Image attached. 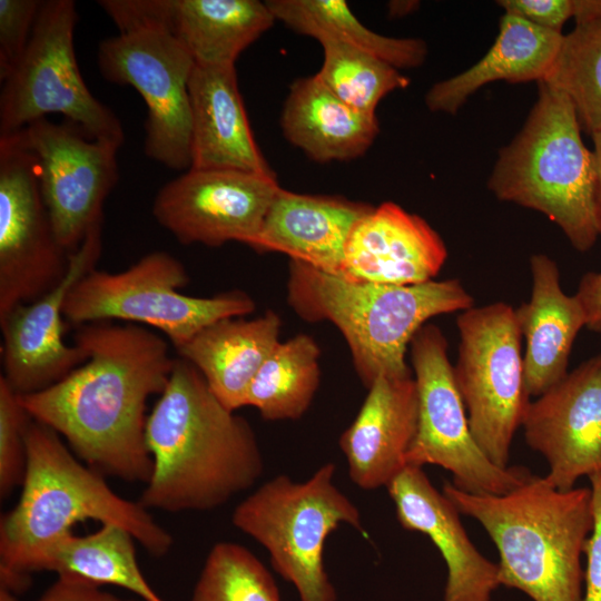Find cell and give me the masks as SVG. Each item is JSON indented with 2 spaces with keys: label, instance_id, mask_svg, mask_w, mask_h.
<instances>
[{
  "label": "cell",
  "instance_id": "cell-1",
  "mask_svg": "<svg viewBox=\"0 0 601 601\" xmlns=\"http://www.w3.org/2000/svg\"><path fill=\"white\" fill-rule=\"evenodd\" d=\"M87 361L53 385L20 396L30 417L100 474L147 483V401L160 395L175 365L168 342L148 327L111 321L76 326Z\"/></svg>",
  "mask_w": 601,
  "mask_h": 601
},
{
  "label": "cell",
  "instance_id": "cell-2",
  "mask_svg": "<svg viewBox=\"0 0 601 601\" xmlns=\"http://www.w3.org/2000/svg\"><path fill=\"white\" fill-rule=\"evenodd\" d=\"M146 442L152 472L138 502L147 510H213L252 487L264 471L249 423L181 357L148 415Z\"/></svg>",
  "mask_w": 601,
  "mask_h": 601
},
{
  "label": "cell",
  "instance_id": "cell-3",
  "mask_svg": "<svg viewBox=\"0 0 601 601\" xmlns=\"http://www.w3.org/2000/svg\"><path fill=\"white\" fill-rule=\"evenodd\" d=\"M27 469L16 506L0 522L1 587L20 592L49 551L86 520L126 529L151 555L173 545L168 531L139 502L118 495L102 474L79 462L62 437L31 418Z\"/></svg>",
  "mask_w": 601,
  "mask_h": 601
},
{
  "label": "cell",
  "instance_id": "cell-4",
  "mask_svg": "<svg viewBox=\"0 0 601 601\" xmlns=\"http://www.w3.org/2000/svg\"><path fill=\"white\" fill-rule=\"evenodd\" d=\"M442 492L494 542L500 584L533 601H582L581 556L593 528L589 487L561 491L531 475L502 495H477L451 482Z\"/></svg>",
  "mask_w": 601,
  "mask_h": 601
},
{
  "label": "cell",
  "instance_id": "cell-5",
  "mask_svg": "<svg viewBox=\"0 0 601 601\" xmlns=\"http://www.w3.org/2000/svg\"><path fill=\"white\" fill-rule=\"evenodd\" d=\"M288 302L306 321H329L343 334L366 387L381 377H411L405 354L437 315L463 312L474 299L455 278L415 285L359 282L290 260Z\"/></svg>",
  "mask_w": 601,
  "mask_h": 601
},
{
  "label": "cell",
  "instance_id": "cell-6",
  "mask_svg": "<svg viewBox=\"0 0 601 601\" xmlns=\"http://www.w3.org/2000/svg\"><path fill=\"white\" fill-rule=\"evenodd\" d=\"M524 126L500 149L487 180L502 201L544 214L579 252L599 237L594 214L593 151L581 137L570 100L544 82Z\"/></svg>",
  "mask_w": 601,
  "mask_h": 601
},
{
  "label": "cell",
  "instance_id": "cell-7",
  "mask_svg": "<svg viewBox=\"0 0 601 601\" xmlns=\"http://www.w3.org/2000/svg\"><path fill=\"white\" fill-rule=\"evenodd\" d=\"M335 472L325 463L304 482L277 475L233 512V524L267 550L300 601L337 600L324 565L326 540L343 523L365 534L358 509L333 482Z\"/></svg>",
  "mask_w": 601,
  "mask_h": 601
},
{
  "label": "cell",
  "instance_id": "cell-8",
  "mask_svg": "<svg viewBox=\"0 0 601 601\" xmlns=\"http://www.w3.org/2000/svg\"><path fill=\"white\" fill-rule=\"evenodd\" d=\"M188 283L178 258L165 250L151 252L121 272L96 267L87 273L70 289L63 316L76 326L125 321L151 327L178 349L206 326L255 311V302L244 292L195 297L180 293Z\"/></svg>",
  "mask_w": 601,
  "mask_h": 601
},
{
  "label": "cell",
  "instance_id": "cell-9",
  "mask_svg": "<svg viewBox=\"0 0 601 601\" xmlns=\"http://www.w3.org/2000/svg\"><path fill=\"white\" fill-rule=\"evenodd\" d=\"M77 21L72 0L42 1L24 53L1 82L0 135L61 114L90 138L122 146L121 121L81 77L73 47Z\"/></svg>",
  "mask_w": 601,
  "mask_h": 601
},
{
  "label": "cell",
  "instance_id": "cell-10",
  "mask_svg": "<svg viewBox=\"0 0 601 601\" xmlns=\"http://www.w3.org/2000/svg\"><path fill=\"white\" fill-rule=\"evenodd\" d=\"M454 380L473 437L486 457L509 466L513 437L530 404L515 308L504 302L459 315Z\"/></svg>",
  "mask_w": 601,
  "mask_h": 601
},
{
  "label": "cell",
  "instance_id": "cell-11",
  "mask_svg": "<svg viewBox=\"0 0 601 601\" xmlns=\"http://www.w3.org/2000/svg\"><path fill=\"white\" fill-rule=\"evenodd\" d=\"M410 346L418 416L406 464L439 465L456 489L477 495H502L530 479L525 467L495 465L475 442L442 331L425 324Z\"/></svg>",
  "mask_w": 601,
  "mask_h": 601
},
{
  "label": "cell",
  "instance_id": "cell-12",
  "mask_svg": "<svg viewBox=\"0 0 601 601\" xmlns=\"http://www.w3.org/2000/svg\"><path fill=\"white\" fill-rule=\"evenodd\" d=\"M97 61L106 80L131 86L142 97L147 107L145 155L169 169L188 170V83L196 62L185 47L164 29H137L104 39Z\"/></svg>",
  "mask_w": 601,
  "mask_h": 601
},
{
  "label": "cell",
  "instance_id": "cell-13",
  "mask_svg": "<svg viewBox=\"0 0 601 601\" xmlns=\"http://www.w3.org/2000/svg\"><path fill=\"white\" fill-rule=\"evenodd\" d=\"M70 253L59 242L22 130L0 135V319L58 286Z\"/></svg>",
  "mask_w": 601,
  "mask_h": 601
},
{
  "label": "cell",
  "instance_id": "cell-14",
  "mask_svg": "<svg viewBox=\"0 0 601 601\" xmlns=\"http://www.w3.org/2000/svg\"><path fill=\"white\" fill-rule=\"evenodd\" d=\"M37 164L39 188L61 245L76 250L104 223V205L119 179L115 144L76 124L38 119L22 129Z\"/></svg>",
  "mask_w": 601,
  "mask_h": 601
},
{
  "label": "cell",
  "instance_id": "cell-15",
  "mask_svg": "<svg viewBox=\"0 0 601 601\" xmlns=\"http://www.w3.org/2000/svg\"><path fill=\"white\" fill-rule=\"evenodd\" d=\"M279 188L276 176L189 168L158 190L151 213L183 245L248 246Z\"/></svg>",
  "mask_w": 601,
  "mask_h": 601
},
{
  "label": "cell",
  "instance_id": "cell-16",
  "mask_svg": "<svg viewBox=\"0 0 601 601\" xmlns=\"http://www.w3.org/2000/svg\"><path fill=\"white\" fill-rule=\"evenodd\" d=\"M101 250L99 225L70 253L67 275L58 286L0 319L1 376L18 395L42 391L87 361L80 346L63 341V306L70 289L96 268Z\"/></svg>",
  "mask_w": 601,
  "mask_h": 601
},
{
  "label": "cell",
  "instance_id": "cell-17",
  "mask_svg": "<svg viewBox=\"0 0 601 601\" xmlns=\"http://www.w3.org/2000/svg\"><path fill=\"white\" fill-rule=\"evenodd\" d=\"M522 427L556 489L571 490L581 476L601 471V354L530 402Z\"/></svg>",
  "mask_w": 601,
  "mask_h": 601
},
{
  "label": "cell",
  "instance_id": "cell-18",
  "mask_svg": "<svg viewBox=\"0 0 601 601\" xmlns=\"http://www.w3.org/2000/svg\"><path fill=\"white\" fill-rule=\"evenodd\" d=\"M402 528L426 535L447 568L443 601H491L501 585L499 565L470 540L452 501L421 466L406 467L386 486Z\"/></svg>",
  "mask_w": 601,
  "mask_h": 601
},
{
  "label": "cell",
  "instance_id": "cell-19",
  "mask_svg": "<svg viewBox=\"0 0 601 601\" xmlns=\"http://www.w3.org/2000/svg\"><path fill=\"white\" fill-rule=\"evenodd\" d=\"M446 257L443 239L425 219L385 201L354 226L339 276L377 284H422L434 279Z\"/></svg>",
  "mask_w": 601,
  "mask_h": 601
},
{
  "label": "cell",
  "instance_id": "cell-20",
  "mask_svg": "<svg viewBox=\"0 0 601 601\" xmlns=\"http://www.w3.org/2000/svg\"><path fill=\"white\" fill-rule=\"evenodd\" d=\"M414 377L376 378L339 447L353 483L363 490L386 487L405 467L417 430Z\"/></svg>",
  "mask_w": 601,
  "mask_h": 601
},
{
  "label": "cell",
  "instance_id": "cell-21",
  "mask_svg": "<svg viewBox=\"0 0 601 601\" xmlns=\"http://www.w3.org/2000/svg\"><path fill=\"white\" fill-rule=\"evenodd\" d=\"M373 206L337 196L279 188L249 247L277 252L316 269L339 275L347 239Z\"/></svg>",
  "mask_w": 601,
  "mask_h": 601
},
{
  "label": "cell",
  "instance_id": "cell-22",
  "mask_svg": "<svg viewBox=\"0 0 601 601\" xmlns=\"http://www.w3.org/2000/svg\"><path fill=\"white\" fill-rule=\"evenodd\" d=\"M191 169L276 176L252 132L235 65H195L189 83Z\"/></svg>",
  "mask_w": 601,
  "mask_h": 601
},
{
  "label": "cell",
  "instance_id": "cell-23",
  "mask_svg": "<svg viewBox=\"0 0 601 601\" xmlns=\"http://www.w3.org/2000/svg\"><path fill=\"white\" fill-rule=\"evenodd\" d=\"M531 295L515 308L525 341L523 370L526 391L538 397L562 381L575 337L585 327L583 308L575 295L561 286L556 263L545 254L530 257Z\"/></svg>",
  "mask_w": 601,
  "mask_h": 601
},
{
  "label": "cell",
  "instance_id": "cell-24",
  "mask_svg": "<svg viewBox=\"0 0 601 601\" xmlns=\"http://www.w3.org/2000/svg\"><path fill=\"white\" fill-rule=\"evenodd\" d=\"M244 317L217 321L176 349L178 357L200 372L216 398L234 412L244 407L254 377L279 343L277 314L268 311L257 318Z\"/></svg>",
  "mask_w": 601,
  "mask_h": 601
},
{
  "label": "cell",
  "instance_id": "cell-25",
  "mask_svg": "<svg viewBox=\"0 0 601 601\" xmlns=\"http://www.w3.org/2000/svg\"><path fill=\"white\" fill-rule=\"evenodd\" d=\"M563 33L539 28L504 13L487 52L463 72L434 83L425 95L432 112L454 115L483 86L494 81H542L560 47Z\"/></svg>",
  "mask_w": 601,
  "mask_h": 601
},
{
  "label": "cell",
  "instance_id": "cell-26",
  "mask_svg": "<svg viewBox=\"0 0 601 601\" xmlns=\"http://www.w3.org/2000/svg\"><path fill=\"white\" fill-rule=\"evenodd\" d=\"M280 125L289 142L319 162L364 155L380 131L375 115L344 104L317 75L292 83Z\"/></svg>",
  "mask_w": 601,
  "mask_h": 601
},
{
  "label": "cell",
  "instance_id": "cell-27",
  "mask_svg": "<svg viewBox=\"0 0 601 601\" xmlns=\"http://www.w3.org/2000/svg\"><path fill=\"white\" fill-rule=\"evenodd\" d=\"M276 21L266 1L169 0L167 31L197 65H235Z\"/></svg>",
  "mask_w": 601,
  "mask_h": 601
},
{
  "label": "cell",
  "instance_id": "cell-28",
  "mask_svg": "<svg viewBox=\"0 0 601 601\" xmlns=\"http://www.w3.org/2000/svg\"><path fill=\"white\" fill-rule=\"evenodd\" d=\"M266 3L276 20L319 43L333 41L363 50L398 70L417 68L426 59L425 41L376 33L366 28L343 0H268Z\"/></svg>",
  "mask_w": 601,
  "mask_h": 601
},
{
  "label": "cell",
  "instance_id": "cell-29",
  "mask_svg": "<svg viewBox=\"0 0 601 601\" xmlns=\"http://www.w3.org/2000/svg\"><path fill=\"white\" fill-rule=\"evenodd\" d=\"M135 542L126 529L110 523L87 535L72 532L49 551L41 571L72 574L99 585H116L144 601H164L140 570Z\"/></svg>",
  "mask_w": 601,
  "mask_h": 601
},
{
  "label": "cell",
  "instance_id": "cell-30",
  "mask_svg": "<svg viewBox=\"0 0 601 601\" xmlns=\"http://www.w3.org/2000/svg\"><path fill=\"white\" fill-rule=\"evenodd\" d=\"M321 351L306 334L278 343L254 377L244 406L268 421L297 420L318 390Z\"/></svg>",
  "mask_w": 601,
  "mask_h": 601
},
{
  "label": "cell",
  "instance_id": "cell-31",
  "mask_svg": "<svg viewBox=\"0 0 601 601\" xmlns=\"http://www.w3.org/2000/svg\"><path fill=\"white\" fill-rule=\"evenodd\" d=\"M544 82L572 104L582 130H601V20L563 35Z\"/></svg>",
  "mask_w": 601,
  "mask_h": 601
},
{
  "label": "cell",
  "instance_id": "cell-32",
  "mask_svg": "<svg viewBox=\"0 0 601 601\" xmlns=\"http://www.w3.org/2000/svg\"><path fill=\"white\" fill-rule=\"evenodd\" d=\"M321 45L324 58L317 77L357 111L375 115L386 95L410 85V79L398 69L374 55L333 41Z\"/></svg>",
  "mask_w": 601,
  "mask_h": 601
},
{
  "label": "cell",
  "instance_id": "cell-33",
  "mask_svg": "<svg viewBox=\"0 0 601 601\" xmlns=\"http://www.w3.org/2000/svg\"><path fill=\"white\" fill-rule=\"evenodd\" d=\"M190 601H280L277 584L242 544L221 541L209 550Z\"/></svg>",
  "mask_w": 601,
  "mask_h": 601
},
{
  "label": "cell",
  "instance_id": "cell-34",
  "mask_svg": "<svg viewBox=\"0 0 601 601\" xmlns=\"http://www.w3.org/2000/svg\"><path fill=\"white\" fill-rule=\"evenodd\" d=\"M31 421L19 395L0 376V494L22 484L27 469L26 430Z\"/></svg>",
  "mask_w": 601,
  "mask_h": 601
},
{
  "label": "cell",
  "instance_id": "cell-35",
  "mask_svg": "<svg viewBox=\"0 0 601 601\" xmlns=\"http://www.w3.org/2000/svg\"><path fill=\"white\" fill-rule=\"evenodd\" d=\"M41 4V0H0L1 82L24 53Z\"/></svg>",
  "mask_w": 601,
  "mask_h": 601
},
{
  "label": "cell",
  "instance_id": "cell-36",
  "mask_svg": "<svg viewBox=\"0 0 601 601\" xmlns=\"http://www.w3.org/2000/svg\"><path fill=\"white\" fill-rule=\"evenodd\" d=\"M496 3L504 13L556 33H562L564 23L573 18V0H500Z\"/></svg>",
  "mask_w": 601,
  "mask_h": 601
},
{
  "label": "cell",
  "instance_id": "cell-37",
  "mask_svg": "<svg viewBox=\"0 0 601 601\" xmlns=\"http://www.w3.org/2000/svg\"><path fill=\"white\" fill-rule=\"evenodd\" d=\"M592 492L593 528L587 540L584 553V593L582 601H601V471L589 476Z\"/></svg>",
  "mask_w": 601,
  "mask_h": 601
},
{
  "label": "cell",
  "instance_id": "cell-38",
  "mask_svg": "<svg viewBox=\"0 0 601 601\" xmlns=\"http://www.w3.org/2000/svg\"><path fill=\"white\" fill-rule=\"evenodd\" d=\"M37 601H144L120 599L100 589V585L72 574H58V579Z\"/></svg>",
  "mask_w": 601,
  "mask_h": 601
},
{
  "label": "cell",
  "instance_id": "cell-39",
  "mask_svg": "<svg viewBox=\"0 0 601 601\" xmlns=\"http://www.w3.org/2000/svg\"><path fill=\"white\" fill-rule=\"evenodd\" d=\"M574 295L583 308L585 327L601 334V272L585 273Z\"/></svg>",
  "mask_w": 601,
  "mask_h": 601
},
{
  "label": "cell",
  "instance_id": "cell-40",
  "mask_svg": "<svg viewBox=\"0 0 601 601\" xmlns=\"http://www.w3.org/2000/svg\"><path fill=\"white\" fill-rule=\"evenodd\" d=\"M591 136L595 165L594 214L598 233L601 236V130Z\"/></svg>",
  "mask_w": 601,
  "mask_h": 601
},
{
  "label": "cell",
  "instance_id": "cell-41",
  "mask_svg": "<svg viewBox=\"0 0 601 601\" xmlns=\"http://www.w3.org/2000/svg\"><path fill=\"white\" fill-rule=\"evenodd\" d=\"M573 19L577 24L601 20V0H573Z\"/></svg>",
  "mask_w": 601,
  "mask_h": 601
},
{
  "label": "cell",
  "instance_id": "cell-42",
  "mask_svg": "<svg viewBox=\"0 0 601 601\" xmlns=\"http://www.w3.org/2000/svg\"><path fill=\"white\" fill-rule=\"evenodd\" d=\"M417 4L416 1H392L388 4L390 13L392 16L406 14L413 11Z\"/></svg>",
  "mask_w": 601,
  "mask_h": 601
}]
</instances>
